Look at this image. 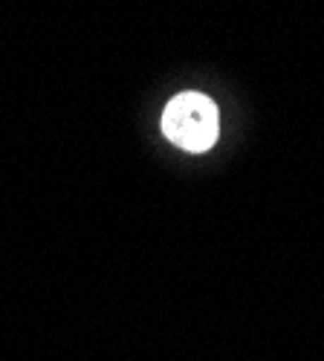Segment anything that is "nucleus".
<instances>
[{"instance_id": "nucleus-1", "label": "nucleus", "mask_w": 324, "mask_h": 361, "mask_svg": "<svg viewBox=\"0 0 324 361\" xmlns=\"http://www.w3.org/2000/svg\"><path fill=\"white\" fill-rule=\"evenodd\" d=\"M162 130L176 147L203 154L217 142L220 133L217 107L203 93H180L168 102L162 113Z\"/></svg>"}]
</instances>
